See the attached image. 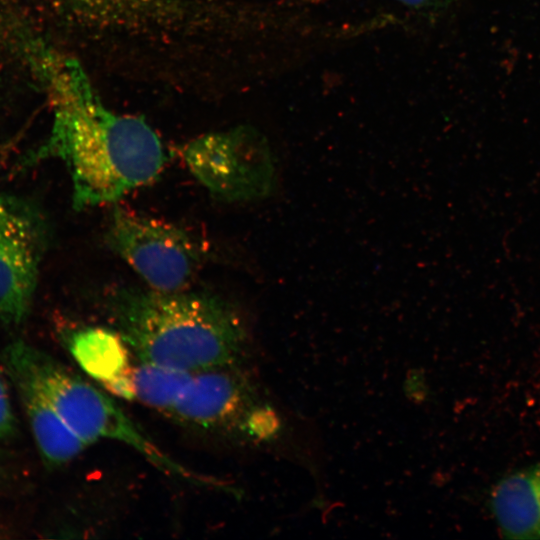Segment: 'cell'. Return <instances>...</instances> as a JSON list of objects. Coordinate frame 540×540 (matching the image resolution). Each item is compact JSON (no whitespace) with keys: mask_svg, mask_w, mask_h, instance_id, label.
<instances>
[{"mask_svg":"<svg viewBox=\"0 0 540 540\" xmlns=\"http://www.w3.org/2000/svg\"><path fill=\"white\" fill-rule=\"evenodd\" d=\"M53 64L42 86L54 120L40 156L66 164L75 209L115 203L153 182L167 160L154 129L142 117L108 108L74 58L60 53Z\"/></svg>","mask_w":540,"mask_h":540,"instance_id":"cell-1","label":"cell"},{"mask_svg":"<svg viewBox=\"0 0 540 540\" xmlns=\"http://www.w3.org/2000/svg\"><path fill=\"white\" fill-rule=\"evenodd\" d=\"M108 308L116 331L141 362L172 369L235 365L247 339L239 312L210 292L124 287L111 294Z\"/></svg>","mask_w":540,"mask_h":540,"instance_id":"cell-2","label":"cell"},{"mask_svg":"<svg viewBox=\"0 0 540 540\" xmlns=\"http://www.w3.org/2000/svg\"><path fill=\"white\" fill-rule=\"evenodd\" d=\"M3 362L24 372L65 424L87 445L99 440L120 442L168 475L197 486L226 488L220 480L176 462L113 400L44 352L17 341L4 350Z\"/></svg>","mask_w":540,"mask_h":540,"instance_id":"cell-3","label":"cell"},{"mask_svg":"<svg viewBox=\"0 0 540 540\" xmlns=\"http://www.w3.org/2000/svg\"><path fill=\"white\" fill-rule=\"evenodd\" d=\"M179 153L189 172L217 200L254 202L276 190L275 155L264 135L252 127L205 133L185 143Z\"/></svg>","mask_w":540,"mask_h":540,"instance_id":"cell-4","label":"cell"},{"mask_svg":"<svg viewBox=\"0 0 540 540\" xmlns=\"http://www.w3.org/2000/svg\"><path fill=\"white\" fill-rule=\"evenodd\" d=\"M105 240L148 285L160 292L188 289L201 263V251L183 229L131 210L115 207Z\"/></svg>","mask_w":540,"mask_h":540,"instance_id":"cell-5","label":"cell"},{"mask_svg":"<svg viewBox=\"0 0 540 540\" xmlns=\"http://www.w3.org/2000/svg\"><path fill=\"white\" fill-rule=\"evenodd\" d=\"M45 244L44 224L27 204L0 195V318L19 324L28 315Z\"/></svg>","mask_w":540,"mask_h":540,"instance_id":"cell-6","label":"cell"},{"mask_svg":"<svg viewBox=\"0 0 540 540\" xmlns=\"http://www.w3.org/2000/svg\"><path fill=\"white\" fill-rule=\"evenodd\" d=\"M235 365L193 372L167 417L203 432L256 436L264 409L253 407L251 389Z\"/></svg>","mask_w":540,"mask_h":540,"instance_id":"cell-7","label":"cell"},{"mask_svg":"<svg viewBox=\"0 0 540 540\" xmlns=\"http://www.w3.org/2000/svg\"><path fill=\"white\" fill-rule=\"evenodd\" d=\"M490 506L506 538H540V462L500 479L492 490Z\"/></svg>","mask_w":540,"mask_h":540,"instance_id":"cell-8","label":"cell"},{"mask_svg":"<svg viewBox=\"0 0 540 540\" xmlns=\"http://www.w3.org/2000/svg\"><path fill=\"white\" fill-rule=\"evenodd\" d=\"M11 377L46 463L60 466L74 459L88 446L61 419L30 378L20 369L4 365Z\"/></svg>","mask_w":540,"mask_h":540,"instance_id":"cell-9","label":"cell"},{"mask_svg":"<svg viewBox=\"0 0 540 540\" xmlns=\"http://www.w3.org/2000/svg\"><path fill=\"white\" fill-rule=\"evenodd\" d=\"M69 349L85 372L101 381L117 395L132 399V369L129 367V348L121 335L101 327L75 331Z\"/></svg>","mask_w":540,"mask_h":540,"instance_id":"cell-10","label":"cell"},{"mask_svg":"<svg viewBox=\"0 0 540 540\" xmlns=\"http://www.w3.org/2000/svg\"><path fill=\"white\" fill-rule=\"evenodd\" d=\"M192 373L140 361L132 369L134 398L167 416Z\"/></svg>","mask_w":540,"mask_h":540,"instance_id":"cell-11","label":"cell"},{"mask_svg":"<svg viewBox=\"0 0 540 540\" xmlns=\"http://www.w3.org/2000/svg\"><path fill=\"white\" fill-rule=\"evenodd\" d=\"M15 431V417L11 409L6 386L0 378V439L11 436Z\"/></svg>","mask_w":540,"mask_h":540,"instance_id":"cell-12","label":"cell"},{"mask_svg":"<svg viewBox=\"0 0 540 540\" xmlns=\"http://www.w3.org/2000/svg\"><path fill=\"white\" fill-rule=\"evenodd\" d=\"M413 11L438 14L448 9L456 0H391Z\"/></svg>","mask_w":540,"mask_h":540,"instance_id":"cell-13","label":"cell"},{"mask_svg":"<svg viewBox=\"0 0 540 540\" xmlns=\"http://www.w3.org/2000/svg\"><path fill=\"white\" fill-rule=\"evenodd\" d=\"M54 1L61 4H65V5L80 6V5L92 4L100 0H54Z\"/></svg>","mask_w":540,"mask_h":540,"instance_id":"cell-14","label":"cell"}]
</instances>
